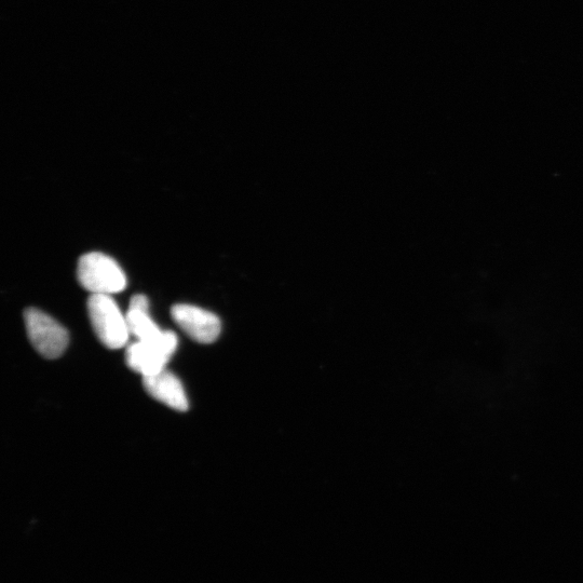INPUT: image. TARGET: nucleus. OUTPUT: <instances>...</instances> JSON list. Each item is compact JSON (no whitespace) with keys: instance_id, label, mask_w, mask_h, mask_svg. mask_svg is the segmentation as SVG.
<instances>
[{"instance_id":"1","label":"nucleus","mask_w":583,"mask_h":583,"mask_svg":"<svg viewBox=\"0 0 583 583\" xmlns=\"http://www.w3.org/2000/svg\"><path fill=\"white\" fill-rule=\"evenodd\" d=\"M77 276L81 287L92 294L112 295L127 287L124 270L103 253L94 252L81 257Z\"/></svg>"},{"instance_id":"2","label":"nucleus","mask_w":583,"mask_h":583,"mask_svg":"<svg viewBox=\"0 0 583 583\" xmlns=\"http://www.w3.org/2000/svg\"><path fill=\"white\" fill-rule=\"evenodd\" d=\"M88 310L93 330L104 346L119 349L127 345L131 335L127 316L122 315L111 295L92 294Z\"/></svg>"},{"instance_id":"3","label":"nucleus","mask_w":583,"mask_h":583,"mask_svg":"<svg viewBox=\"0 0 583 583\" xmlns=\"http://www.w3.org/2000/svg\"><path fill=\"white\" fill-rule=\"evenodd\" d=\"M24 321L30 342L40 355L51 360L64 354L70 336L58 321L36 308L25 310Z\"/></svg>"},{"instance_id":"4","label":"nucleus","mask_w":583,"mask_h":583,"mask_svg":"<svg viewBox=\"0 0 583 583\" xmlns=\"http://www.w3.org/2000/svg\"><path fill=\"white\" fill-rule=\"evenodd\" d=\"M178 344V336L171 331H165L155 341H138L127 349V364L132 371L140 373L143 377L158 374L166 370V365L174 355Z\"/></svg>"},{"instance_id":"5","label":"nucleus","mask_w":583,"mask_h":583,"mask_svg":"<svg viewBox=\"0 0 583 583\" xmlns=\"http://www.w3.org/2000/svg\"><path fill=\"white\" fill-rule=\"evenodd\" d=\"M171 315L179 327L197 343L212 344L222 332L218 316L210 311L192 305H175Z\"/></svg>"},{"instance_id":"6","label":"nucleus","mask_w":583,"mask_h":583,"mask_svg":"<svg viewBox=\"0 0 583 583\" xmlns=\"http://www.w3.org/2000/svg\"><path fill=\"white\" fill-rule=\"evenodd\" d=\"M143 385L149 396L169 408L186 412L189 408L186 392L178 377L167 370L143 377Z\"/></svg>"},{"instance_id":"7","label":"nucleus","mask_w":583,"mask_h":583,"mask_svg":"<svg viewBox=\"0 0 583 583\" xmlns=\"http://www.w3.org/2000/svg\"><path fill=\"white\" fill-rule=\"evenodd\" d=\"M148 300L142 294L131 298L127 321L130 334L137 337L138 341L151 342L158 340L164 334L148 313Z\"/></svg>"}]
</instances>
